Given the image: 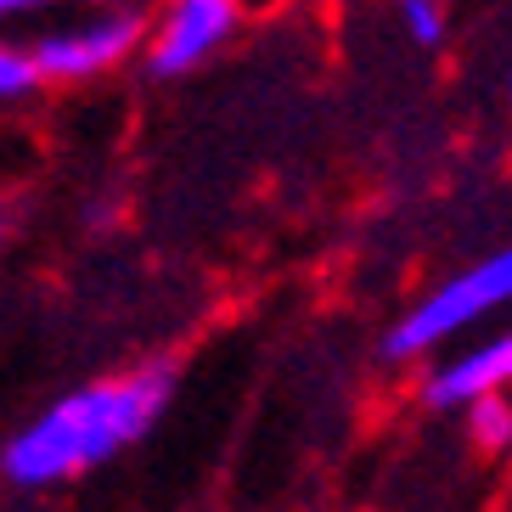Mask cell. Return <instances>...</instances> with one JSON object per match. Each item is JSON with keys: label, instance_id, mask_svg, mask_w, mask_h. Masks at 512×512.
<instances>
[{"label": "cell", "instance_id": "6da1fadb", "mask_svg": "<svg viewBox=\"0 0 512 512\" xmlns=\"http://www.w3.org/2000/svg\"><path fill=\"white\" fill-rule=\"evenodd\" d=\"M175 394V366L147 361L57 394L0 445V484L17 496H51L85 473H102L158 428Z\"/></svg>", "mask_w": 512, "mask_h": 512}, {"label": "cell", "instance_id": "7a4b0ae2", "mask_svg": "<svg viewBox=\"0 0 512 512\" xmlns=\"http://www.w3.org/2000/svg\"><path fill=\"white\" fill-rule=\"evenodd\" d=\"M507 304H512V242L484 254L479 265L445 276L439 287H428L417 304H406V316L383 332V361H428L451 338L501 316Z\"/></svg>", "mask_w": 512, "mask_h": 512}, {"label": "cell", "instance_id": "3957f363", "mask_svg": "<svg viewBox=\"0 0 512 512\" xmlns=\"http://www.w3.org/2000/svg\"><path fill=\"white\" fill-rule=\"evenodd\" d=\"M141 40H147L141 6H96V12L68 17V23H46L29 46L46 85H85V79L124 68L141 51Z\"/></svg>", "mask_w": 512, "mask_h": 512}, {"label": "cell", "instance_id": "277c9868", "mask_svg": "<svg viewBox=\"0 0 512 512\" xmlns=\"http://www.w3.org/2000/svg\"><path fill=\"white\" fill-rule=\"evenodd\" d=\"M242 29V0H164L147 17L141 62L152 79H181L237 40Z\"/></svg>", "mask_w": 512, "mask_h": 512}, {"label": "cell", "instance_id": "5b68a950", "mask_svg": "<svg viewBox=\"0 0 512 512\" xmlns=\"http://www.w3.org/2000/svg\"><path fill=\"white\" fill-rule=\"evenodd\" d=\"M512 389V327L484 332L456 355H439L422 377V406L428 411H462L473 394Z\"/></svg>", "mask_w": 512, "mask_h": 512}, {"label": "cell", "instance_id": "8992f818", "mask_svg": "<svg viewBox=\"0 0 512 512\" xmlns=\"http://www.w3.org/2000/svg\"><path fill=\"white\" fill-rule=\"evenodd\" d=\"M467 422V439L479 456H512V389H490V394H473L462 406Z\"/></svg>", "mask_w": 512, "mask_h": 512}, {"label": "cell", "instance_id": "52a82bcc", "mask_svg": "<svg viewBox=\"0 0 512 512\" xmlns=\"http://www.w3.org/2000/svg\"><path fill=\"white\" fill-rule=\"evenodd\" d=\"M40 91H46V74H40V62H34V46L0 40V107H17Z\"/></svg>", "mask_w": 512, "mask_h": 512}, {"label": "cell", "instance_id": "ba28073f", "mask_svg": "<svg viewBox=\"0 0 512 512\" xmlns=\"http://www.w3.org/2000/svg\"><path fill=\"white\" fill-rule=\"evenodd\" d=\"M400 23L417 46H445L451 40V0H400Z\"/></svg>", "mask_w": 512, "mask_h": 512}, {"label": "cell", "instance_id": "9c48e42d", "mask_svg": "<svg viewBox=\"0 0 512 512\" xmlns=\"http://www.w3.org/2000/svg\"><path fill=\"white\" fill-rule=\"evenodd\" d=\"M57 0H0V23H17V17H40L51 12Z\"/></svg>", "mask_w": 512, "mask_h": 512}, {"label": "cell", "instance_id": "30bf717a", "mask_svg": "<svg viewBox=\"0 0 512 512\" xmlns=\"http://www.w3.org/2000/svg\"><path fill=\"white\" fill-rule=\"evenodd\" d=\"M0 242H6V220H0Z\"/></svg>", "mask_w": 512, "mask_h": 512}, {"label": "cell", "instance_id": "8fae6325", "mask_svg": "<svg viewBox=\"0 0 512 512\" xmlns=\"http://www.w3.org/2000/svg\"><path fill=\"white\" fill-rule=\"evenodd\" d=\"M507 96H512V74H507Z\"/></svg>", "mask_w": 512, "mask_h": 512}]
</instances>
